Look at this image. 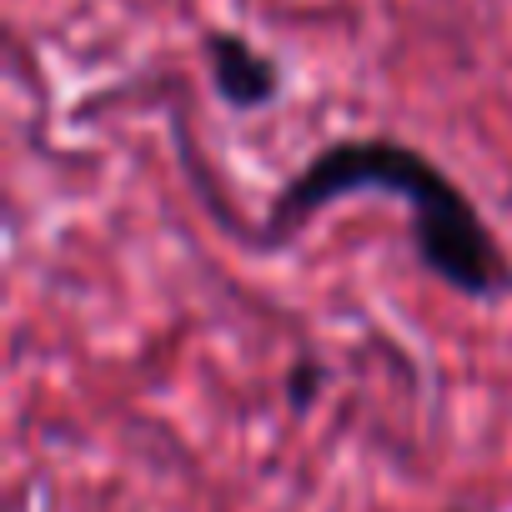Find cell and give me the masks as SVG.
<instances>
[{
  "instance_id": "cell-1",
  "label": "cell",
  "mask_w": 512,
  "mask_h": 512,
  "mask_svg": "<svg viewBox=\"0 0 512 512\" xmlns=\"http://www.w3.org/2000/svg\"><path fill=\"white\" fill-rule=\"evenodd\" d=\"M362 191L407 206V241L432 282L482 307L512 297V256L502 251L487 216L427 151L397 136H342L312 151L302 171L272 196L256 236L262 246H287L317 211Z\"/></svg>"
},
{
  "instance_id": "cell-2",
  "label": "cell",
  "mask_w": 512,
  "mask_h": 512,
  "mask_svg": "<svg viewBox=\"0 0 512 512\" xmlns=\"http://www.w3.org/2000/svg\"><path fill=\"white\" fill-rule=\"evenodd\" d=\"M196 46H201V61H206V81H211V91L226 111L256 116V111L282 101V66L251 36H241L231 26H206Z\"/></svg>"
},
{
  "instance_id": "cell-3",
  "label": "cell",
  "mask_w": 512,
  "mask_h": 512,
  "mask_svg": "<svg viewBox=\"0 0 512 512\" xmlns=\"http://www.w3.org/2000/svg\"><path fill=\"white\" fill-rule=\"evenodd\" d=\"M322 382H327V372H322L317 362H292V372L282 377V392H287V402H292V412H297V417H302V412H312V402H317Z\"/></svg>"
},
{
  "instance_id": "cell-4",
  "label": "cell",
  "mask_w": 512,
  "mask_h": 512,
  "mask_svg": "<svg viewBox=\"0 0 512 512\" xmlns=\"http://www.w3.org/2000/svg\"><path fill=\"white\" fill-rule=\"evenodd\" d=\"M447 512H467V507H447Z\"/></svg>"
}]
</instances>
